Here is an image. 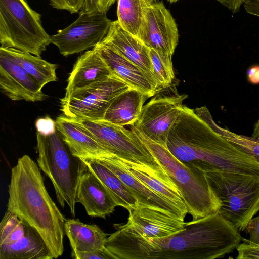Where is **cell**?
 <instances>
[{
    "instance_id": "5",
    "label": "cell",
    "mask_w": 259,
    "mask_h": 259,
    "mask_svg": "<svg viewBox=\"0 0 259 259\" xmlns=\"http://www.w3.org/2000/svg\"><path fill=\"white\" fill-rule=\"evenodd\" d=\"M36 139L37 164L51 180L60 205L67 204L74 217L78 187L88 166L72 154L57 130L48 134L37 132Z\"/></svg>"
},
{
    "instance_id": "7",
    "label": "cell",
    "mask_w": 259,
    "mask_h": 259,
    "mask_svg": "<svg viewBox=\"0 0 259 259\" xmlns=\"http://www.w3.org/2000/svg\"><path fill=\"white\" fill-rule=\"evenodd\" d=\"M0 43L40 56L51 44L42 26L41 15L25 0H0Z\"/></svg>"
},
{
    "instance_id": "12",
    "label": "cell",
    "mask_w": 259,
    "mask_h": 259,
    "mask_svg": "<svg viewBox=\"0 0 259 259\" xmlns=\"http://www.w3.org/2000/svg\"><path fill=\"white\" fill-rule=\"evenodd\" d=\"M138 38L149 49L172 56L179 41L177 25L162 2H152Z\"/></svg>"
},
{
    "instance_id": "36",
    "label": "cell",
    "mask_w": 259,
    "mask_h": 259,
    "mask_svg": "<svg viewBox=\"0 0 259 259\" xmlns=\"http://www.w3.org/2000/svg\"><path fill=\"white\" fill-rule=\"evenodd\" d=\"M71 256L75 259H108L103 252L99 251L71 252Z\"/></svg>"
},
{
    "instance_id": "14",
    "label": "cell",
    "mask_w": 259,
    "mask_h": 259,
    "mask_svg": "<svg viewBox=\"0 0 259 259\" xmlns=\"http://www.w3.org/2000/svg\"><path fill=\"white\" fill-rule=\"evenodd\" d=\"M42 87L19 64L0 50V89L13 101L38 102L48 96Z\"/></svg>"
},
{
    "instance_id": "11",
    "label": "cell",
    "mask_w": 259,
    "mask_h": 259,
    "mask_svg": "<svg viewBox=\"0 0 259 259\" xmlns=\"http://www.w3.org/2000/svg\"><path fill=\"white\" fill-rule=\"evenodd\" d=\"M186 94L154 95L143 107L134 126L150 140L166 145L170 130L177 119Z\"/></svg>"
},
{
    "instance_id": "19",
    "label": "cell",
    "mask_w": 259,
    "mask_h": 259,
    "mask_svg": "<svg viewBox=\"0 0 259 259\" xmlns=\"http://www.w3.org/2000/svg\"><path fill=\"white\" fill-rule=\"evenodd\" d=\"M112 74L96 47L80 56L67 80L65 97L105 80Z\"/></svg>"
},
{
    "instance_id": "29",
    "label": "cell",
    "mask_w": 259,
    "mask_h": 259,
    "mask_svg": "<svg viewBox=\"0 0 259 259\" xmlns=\"http://www.w3.org/2000/svg\"><path fill=\"white\" fill-rule=\"evenodd\" d=\"M149 55L159 92L169 87L175 78L172 55L152 49H149Z\"/></svg>"
},
{
    "instance_id": "3",
    "label": "cell",
    "mask_w": 259,
    "mask_h": 259,
    "mask_svg": "<svg viewBox=\"0 0 259 259\" xmlns=\"http://www.w3.org/2000/svg\"><path fill=\"white\" fill-rule=\"evenodd\" d=\"M8 193L7 210L38 231L54 258L61 256L67 220L49 195L38 164L28 155L11 169Z\"/></svg>"
},
{
    "instance_id": "10",
    "label": "cell",
    "mask_w": 259,
    "mask_h": 259,
    "mask_svg": "<svg viewBox=\"0 0 259 259\" xmlns=\"http://www.w3.org/2000/svg\"><path fill=\"white\" fill-rule=\"evenodd\" d=\"M79 14L74 22L51 36V44L64 56L94 48L106 36L112 22L106 13Z\"/></svg>"
},
{
    "instance_id": "2",
    "label": "cell",
    "mask_w": 259,
    "mask_h": 259,
    "mask_svg": "<svg viewBox=\"0 0 259 259\" xmlns=\"http://www.w3.org/2000/svg\"><path fill=\"white\" fill-rule=\"evenodd\" d=\"M166 146L188 166L203 171L219 170L259 177V163L213 130L183 105L170 130Z\"/></svg>"
},
{
    "instance_id": "20",
    "label": "cell",
    "mask_w": 259,
    "mask_h": 259,
    "mask_svg": "<svg viewBox=\"0 0 259 259\" xmlns=\"http://www.w3.org/2000/svg\"><path fill=\"white\" fill-rule=\"evenodd\" d=\"M76 202L83 206L88 215L104 219L118 206L103 183L89 169L81 178Z\"/></svg>"
},
{
    "instance_id": "8",
    "label": "cell",
    "mask_w": 259,
    "mask_h": 259,
    "mask_svg": "<svg viewBox=\"0 0 259 259\" xmlns=\"http://www.w3.org/2000/svg\"><path fill=\"white\" fill-rule=\"evenodd\" d=\"M72 119L81 125L101 146L113 154L127 160L139 161L162 174L167 175L131 128L127 129L104 119Z\"/></svg>"
},
{
    "instance_id": "1",
    "label": "cell",
    "mask_w": 259,
    "mask_h": 259,
    "mask_svg": "<svg viewBox=\"0 0 259 259\" xmlns=\"http://www.w3.org/2000/svg\"><path fill=\"white\" fill-rule=\"evenodd\" d=\"M240 231L218 213L186 222L168 236L135 237L117 230L105 249L112 259H215L232 252L242 241Z\"/></svg>"
},
{
    "instance_id": "6",
    "label": "cell",
    "mask_w": 259,
    "mask_h": 259,
    "mask_svg": "<svg viewBox=\"0 0 259 259\" xmlns=\"http://www.w3.org/2000/svg\"><path fill=\"white\" fill-rule=\"evenodd\" d=\"M221 201L218 213L242 231L259 211V177L219 170L204 171Z\"/></svg>"
},
{
    "instance_id": "26",
    "label": "cell",
    "mask_w": 259,
    "mask_h": 259,
    "mask_svg": "<svg viewBox=\"0 0 259 259\" xmlns=\"http://www.w3.org/2000/svg\"><path fill=\"white\" fill-rule=\"evenodd\" d=\"M0 50L19 64L42 88L50 82L58 80L57 64L50 63L40 56L16 49L1 47Z\"/></svg>"
},
{
    "instance_id": "4",
    "label": "cell",
    "mask_w": 259,
    "mask_h": 259,
    "mask_svg": "<svg viewBox=\"0 0 259 259\" xmlns=\"http://www.w3.org/2000/svg\"><path fill=\"white\" fill-rule=\"evenodd\" d=\"M130 126L176 186L192 220L218 213L221 201L210 186L204 171L187 166L174 156L166 145L150 140L134 125Z\"/></svg>"
},
{
    "instance_id": "30",
    "label": "cell",
    "mask_w": 259,
    "mask_h": 259,
    "mask_svg": "<svg viewBox=\"0 0 259 259\" xmlns=\"http://www.w3.org/2000/svg\"><path fill=\"white\" fill-rule=\"evenodd\" d=\"M21 222L16 214L7 210L0 224V242H3L12 233Z\"/></svg>"
},
{
    "instance_id": "27",
    "label": "cell",
    "mask_w": 259,
    "mask_h": 259,
    "mask_svg": "<svg viewBox=\"0 0 259 259\" xmlns=\"http://www.w3.org/2000/svg\"><path fill=\"white\" fill-rule=\"evenodd\" d=\"M152 2L150 0H117V20L120 26L138 38Z\"/></svg>"
},
{
    "instance_id": "34",
    "label": "cell",
    "mask_w": 259,
    "mask_h": 259,
    "mask_svg": "<svg viewBox=\"0 0 259 259\" xmlns=\"http://www.w3.org/2000/svg\"><path fill=\"white\" fill-rule=\"evenodd\" d=\"M245 230L249 235L250 242L259 245V215L252 218L248 223Z\"/></svg>"
},
{
    "instance_id": "25",
    "label": "cell",
    "mask_w": 259,
    "mask_h": 259,
    "mask_svg": "<svg viewBox=\"0 0 259 259\" xmlns=\"http://www.w3.org/2000/svg\"><path fill=\"white\" fill-rule=\"evenodd\" d=\"M88 169L95 175L108 190L118 206L128 212L138 206L137 200L126 185L110 169L97 161H84Z\"/></svg>"
},
{
    "instance_id": "32",
    "label": "cell",
    "mask_w": 259,
    "mask_h": 259,
    "mask_svg": "<svg viewBox=\"0 0 259 259\" xmlns=\"http://www.w3.org/2000/svg\"><path fill=\"white\" fill-rule=\"evenodd\" d=\"M243 243H240L236 247L237 259H259V245L250 242L248 240L242 238Z\"/></svg>"
},
{
    "instance_id": "24",
    "label": "cell",
    "mask_w": 259,
    "mask_h": 259,
    "mask_svg": "<svg viewBox=\"0 0 259 259\" xmlns=\"http://www.w3.org/2000/svg\"><path fill=\"white\" fill-rule=\"evenodd\" d=\"M64 230L71 252L99 251L104 253L107 234L98 226L72 219L66 221Z\"/></svg>"
},
{
    "instance_id": "9",
    "label": "cell",
    "mask_w": 259,
    "mask_h": 259,
    "mask_svg": "<svg viewBox=\"0 0 259 259\" xmlns=\"http://www.w3.org/2000/svg\"><path fill=\"white\" fill-rule=\"evenodd\" d=\"M131 87L114 75L60 99L64 115L74 119H103L113 101Z\"/></svg>"
},
{
    "instance_id": "37",
    "label": "cell",
    "mask_w": 259,
    "mask_h": 259,
    "mask_svg": "<svg viewBox=\"0 0 259 259\" xmlns=\"http://www.w3.org/2000/svg\"><path fill=\"white\" fill-rule=\"evenodd\" d=\"M222 5L228 9L233 13H235L240 10L241 5L246 0H216Z\"/></svg>"
},
{
    "instance_id": "42",
    "label": "cell",
    "mask_w": 259,
    "mask_h": 259,
    "mask_svg": "<svg viewBox=\"0 0 259 259\" xmlns=\"http://www.w3.org/2000/svg\"><path fill=\"white\" fill-rule=\"evenodd\" d=\"M150 1H152H152H153V0H150Z\"/></svg>"
},
{
    "instance_id": "21",
    "label": "cell",
    "mask_w": 259,
    "mask_h": 259,
    "mask_svg": "<svg viewBox=\"0 0 259 259\" xmlns=\"http://www.w3.org/2000/svg\"><path fill=\"white\" fill-rule=\"evenodd\" d=\"M119 163L132 176L154 192L175 204L184 215L187 208L177 187L167 175L162 174L137 161L118 157Z\"/></svg>"
},
{
    "instance_id": "16",
    "label": "cell",
    "mask_w": 259,
    "mask_h": 259,
    "mask_svg": "<svg viewBox=\"0 0 259 259\" xmlns=\"http://www.w3.org/2000/svg\"><path fill=\"white\" fill-rule=\"evenodd\" d=\"M112 74L148 98L158 92L157 85L139 67L120 55L109 46L100 42L95 46Z\"/></svg>"
},
{
    "instance_id": "38",
    "label": "cell",
    "mask_w": 259,
    "mask_h": 259,
    "mask_svg": "<svg viewBox=\"0 0 259 259\" xmlns=\"http://www.w3.org/2000/svg\"><path fill=\"white\" fill-rule=\"evenodd\" d=\"M244 8L247 13L259 17V0H246Z\"/></svg>"
},
{
    "instance_id": "13",
    "label": "cell",
    "mask_w": 259,
    "mask_h": 259,
    "mask_svg": "<svg viewBox=\"0 0 259 259\" xmlns=\"http://www.w3.org/2000/svg\"><path fill=\"white\" fill-rule=\"evenodd\" d=\"M125 224H115L116 230L135 237L159 238L176 233L186 222L171 215L154 209L138 206L129 211Z\"/></svg>"
},
{
    "instance_id": "40",
    "label": "cell",
    "mask_w": 259,
    "mask_h": 259,
    "mask_svg": "<svg viewBox=\"0 0 259 259\" xmlns=\"http://www.w3.org/2000/svg\"><path fill=\"white\" fill-rule=\"evenodd\" d=\"M252 137L259 139V119L254 125Z\"/></svg>"
},
{
    "instance_id": "39",
    "label": "cell",
    "mask_w": 259,
    "mask_h": 259,
    "mask_svg": "<svg viewBox=\"0 0 259 259\" xmlns=\"http://www.w3.org/2000/svg\"><path fill=\"white\" fill-rule=\"evenodd\" d=\"M248 81L253 84H259V65L250 67L247 71Z\"/></svg>"
},
{
    "instance_id": "31",
    "label": "cell",
    "mask_w": 259,
    "mask_h": 259,
    "mask_svg": "<svg viewBox=\"0 0 259 259\" xmlns=\"http://www.w3.org/2000/svg\"><path fill=\"white\" fill-rule=\"evenodd\" d=\"M115 0H84L79 13L89 15L106 13Z\"/></svg>"
},
{
    "instance_id": "41",
    "label": "cell",
    "mask_w": 259,
    "mask_h": 259,
    "mask_svg": "<svg viewBox=\"0 0 259 259\" xmlns=\"http://www.w3.org/2000/svg\"><path fill=\"white\" fill-rule=\"evenodd\" d=\"M167 1L170 3H172L177 2L178 0H167Z\"/></svg>"
},
{
    "instance_id": "23",
    "label": "cell",
    "mask_w": 259,
    "mask_h": 259,
    "mask_svg": "<svg viewBox=\"0 0 259 259\" xmlns=\"http://www.w3.org/2000/svg\"><path fill=\"white\" fill-rule=\"evenodd\" d=\"M45 240L34 228L28 226L25 234L11 244H0V259H53Z\"/></svg>"
},
{
    "instance_id": "15",
    "label": "cell",
    "mask_w": 259,
    "mask_h": 259,
    "mask_svg": "<svg viewBox=\"0 0 259 259\" xmlns=\"http://www.w3.org/2000/svg\"><path fill=\"white\" fill-rule=\"evenodd\" d=\"M55 123L57 130L74 156L83 161L103 162L114 155L73 119L63 114L57 117Z\"/></svg>"
},
{
    "instance_id": "18",
    "label": "cell",
    "mask_w": 259,
    "mask_h": 259,
    "mask_svg": "<svg viewBox=\"0 0 259 259\" xmlns=\"http://www.w3.org/2000/svg\"><path fill=\"white\" fill-rule=\"evenodd\" d=\"M100 163L113 172L126 185L136 198L138 206L158 210L184 221L186 216L175 204L154 192L129 173L119 163L118 156L114 155L110 160Z\"/></svg>"
},
{
    "instance_id": "17",
    "label": "cell",
    "mask_w": 259,
    "mask_h": 259,
    "mask_svg": "<svg viewBox=\"0 0 259 259\" xmlns=\"http://www.w3.org/2000/svg\"><path fill=\"white\" fill-rule=\"evenodd\" d=\"M101 42L109 46L139 67L157 85L153 74L149 49L138 38L125 30L118 20L112 22L106 36Z\"/></svg>"
},
{
    "instance_id": "22",
    "label": "cell",
    "mask_w": 259,
    "mask_h": 259,
    "mask_svg": "<svg viewBox=\"0 0 259 259\" xmlns=\"http://www.w3.org/2000/svg\"><path fill=\"white\" fill-rule=\"evenodd\" d=\"M147 98L142 92L130 88L113 101L103 119L123 126L134 125Z\"/></svg>"
},
{
    "instance_id": "35",
    "label": "cell",
    "mask_w": 259,
    "mask_h": 259,
    "mask_svg": "<svg viewBox=\"0 0 259 259\" xmlns=\"http://www.w3.org/2000/svg\"><path fill=\"white\" fill-rule=\"evenodd\" d=\"M37 132L48 134L55 132L57 128L55 121L49 117L38 119L36 122Z\"/></svg>"
},
{
    "instance_id": "28",
    "label": "cell",
    "mask_w": 259,
    "mask_h": 259,
    "mask_svg": "<svg viewBox=\"0 0 259 259\" xmlns=\"http://www.w3.org/2000/svg\"><path fill=\"white\" fill-rule=\"evenodd\" d=\"M198 117L213 130L224 137L242 152L253 157L259 163V139L238 135L218 126L206 108L201 109Z\"/></svg>"
},
{
    "instance_id": "33",
    "label": "cell",
    "mask_w": 259,
    "mask_h": 259,
    "mask_svg": "<svg viewBox=\"0 0 259 259\" xmlns=\"http://www.w3.org/2000/svg\"><path fill=\"white\" fill-rule=\"evenodd\" d=\"M50 5L58 10H66L70 13L79 12L82 8L84 0H49Z\"/></svg>"
}]
</instances>
